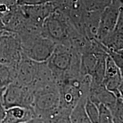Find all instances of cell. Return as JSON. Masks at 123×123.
I'll use <instances>...</instances> for the list:
<instances>
[{
    "instance_id": "5bb4252c",
    "label": "cell",
    "mask_w": 123,
    "mask_h": 123,
    "mask_svg": "<svg viewBox=\"0 0 123 123\" xmlns=\"http://www.w3.org/2000/svg\"><path fill=\"white\" fill-rule=\"evenodd\" d=\"M87 98L80 99L71 111L69 116L71 123H92L86 111Z\"/></svg>"
},
{
    "instance_id": "cb8c5ba5",
    "label": "cell",
    "mask_w": 123,
    "mask_h": 123,
    "mask_svg": "<svg viewBox=\"0 0 123 123\" xmlns=\"http://www.w3.org/2000/svg\"><path fill=\"white\" fill-rule=\"evenodd\" d=\"M4 89L5 88H0V115L2 116H4L5 111L2 104V94Z\"/></svg>"
},
{
    "instance_id": "30bf717a",
    "label": "cell",
    "mask_w": 123,
    "mask_h": 123,
    "mask_svg": "<svg viewBox=\"0 0 123 123\" xmlns=\"http://www.w3.org/2000/svg\"><path fill=\"white\" fill-rule=\"evenodd\" d=\"M39 62L31 60L23 55L17 67L16 77L15 81L20 85L31 87L34 82Z\"/></svg>"
},
{
    "instance_id": "7c38bea8",
    "label": "cell",
    "mask_w": 123,
    "mask_h": 123,
    "mask_svg": "<svg viewBox=\"0 0 123 123\" xmlns=\"http://www.w3.org/2000/svg\"><path fill=\"white\" fill-rule=\"evenodd\" d=\"M110 50L123 51V12L120 15L116 26L112 31L100 42Z\"/></svg>"
},
{
    "instance_id": "2e32d148",
    "label": "cell",
    "mask_w": 123,
    "mask_h": 123,
    "mask_svg": "<svg viewBox=\"0 0 123 123\" xmlns=\"http://www.w3.org/2000/svg\"><path fill=\"white\" fill-rule=\"evenodd\" d=\"M113 0H80L81 7L86 12H102Z\"/></svg>"
},
{
    "instance_id": "d4e9b609",
    "label": "cell",
    "mask_w": 123,
    "mask_h": 123,
    "mask_svg": "<svg viewBox=\"0 0 123 123\" xmlns=\"http://www.w3.org/2000/svg\"><path fill=\"white\" fill-rule=\"evenodd\" d=\"M22 123H44V122L42 120V119H39V118L34 117V118H33V119H31V120H29L28 121H25V122H24Z\"/></svg>"
},
{
    "instance_id": "8992f818",
    "label": "cell",
    "mask_w": 123,
    "mask_h": 123,
    "mask_svg": "<svg viewBox=\"0 0 123 123\" xmlns=\"http://www.w3.org/2000/svg\"><path fill=\"white\" fill-rule=\"evenodd\" d=\"M22 56L21 42L17 34L5 30L0 32V63L17 67Z\"/></svg>"
},
{
    "instance_id": "277c9868",
    "label": "cell",
    "mask_w": 123,
    "mask_h": 123,
    "mask_svg": "<svg viewBox=\"0 0 123 123\" xmlns=\"http://www.w3.org/2000/svg\"><path fill=\"white\" fill-rule=\"evenodd\" d=\"M34 96L31 108L35 117L45 121L60 112V95L55 83L49 84L33 90Z\"/></svg>"
},
{
    "instance_id": "603a6c76",
    "label": "cell",
    "mask_w": 123,
    "mask_h": 123,
    "mask_svg": "<svg viewBox=\"0 0 123 123\" xmlns=\"http://www.w3.org/2000/svg\"><path fill=\"white\" fill-rule=\"evenodd\" d=\"M49 2H51L50 0H18V5L20 6H33Z\"/></svg>"
},
{
    "instance_id": "7a4b0ae2",
    "label": "cell",
    "mask_w": 123,
    "mask_h": 123,
    "mask_svg": "<svg viewBox=\"0 0 123 123\" xmlns=\"http://www.w3.org/2000/svg\"><path fill=\"white\" fill-rule=\"evenodd\" d=\"M60 95L59 110L70 115L72 110L82 98H87L91 84L88 75L68 76L56 83Z\"/></svg>"
},
{
    "instance_id": "ba28073f",
    "label": "cell",
    "mask_w": 123,
    "mask_h": 123,
    "mask_svg": "<svg viewBox=\"0 0 123 123\" xmlns=\"http://www.w3.org/2000/svg\"><path fill=\"white\" fill-rule=\"evenodd\" d=\"M123 12V0H113L101 12L95 39L100 42L114 30Z\"/></svg>"
},
{
    "instance_id": "7402d4cb",
    "label": "cell",
    "mask_w": 123,
    "mask_h": 123,
    "mask_svg": "<svg viewBox=\"0 0 123 123\" xmlns=\"http://www.w3.org/2000/svg\"><path fill=\"white\" fill-rule=\"evenodd\" d=\"M69 116L70 115L66 114L61 111L54 117L44 122V123H71Z\"/></svg>"
},
{
    "instance_id": "9c48e42d",
    "label": "cell",
    "mask_w": 123,
    "mask_h": 123,
    "mask_svg": "<svg viewBox=\"0 0 123 123\" xmlns=\"http://www.w3.org/2000/svg\"><path fill=\"white\" fill-rule=\"evenodd\" d=\"M103 84L116 98H123V71L108 55Z\"/></svg>"
},
{
    "instance_id": "e0dca14e",
    "label": "cell",
    "mask_w": 123,
    "mask_h": 123,
    "mask_svg": "<svg viewBox=\"0 0 123 123\" xmlns=\"http://www.w3.org/2000/svg\"><path fill=\"white\" fill-rule=\"evenodd\" d=\"M113 123H123V98H119L113 105L109 108Z\"/></svg>"
},
{
    "instance_id": "6da1fadb",
    "label": "cell",
    "mask_w": 123,
    "mask_h": 123,
    "mask_svg": "<svg viewBox=\"0 0 123 123\" xmlns=\"http://www.w3.org/2000/svg\"><path fill=\"white\" fill-rule=\"evenodd\" d=\"M80 55L71 46L56 44L53 53L46 61L57 83L66 76L81 75Z\"/></svg>"
},
{
    "instance_id": "44dd1931",
    "label": "cell",
    "mask_w": 123,
    "mask_h": 123,
    "mask_svg": "<svg viewBox=\"0 0 123 123\" xmlns=\"http://www.w3.org/2000/svg\"><path fill=\"white\" fill-rule=\"evenodd\" d=\"M103 48L105 53H107V54L111 58L112 61L114 62L116 65L120 68V70L123 71V51H117L110 50V49L106 48L104 46Z\"/></svg>"
},
{
    "instance_id": "4316f807",
    "label": "cell",
    "mask_w": 123,
    "mask_h": 123,
    "mask_svg": "<svg viewBox=\"0 0 123 123\" xmlns=\"http://www.w3.org/2000/svg\"><path fill=\"white\" fill-rule=\"evenodd\" d=\"M2 116H1V115H0V123H1V119H2Z\"/></svg>"
},
{
    "instance_id": "ac0fdd59",
    "label": "cell",
    "mask_w": 123,
    "mask_h": 123,
    "mask_svg": "<svg viewBox=\"0 0 123 123\" xmlns=\"http://www.w3.org/2000/svg\"><path fill=\"white\" fill-rule=\"evenodd\" d=\"M86 111L92 123H98L99 110L98 106L92 102L87 96L85 104Z\"/></svg>"
},
{
    "instance_id": "4fadbf2b",
    "label": "cell",
    "mask_w": 123,
    "mask_h": 123,
    "mask_svg": "<svg viewBox=\"0 0 123 123\" xmlns=\"http://www.w3.org/2000/svg\"><path fill=\"white\" fill-rule=\"evenodd\" d=\"M34 117V112L31 109L15 107L5 110L0 123H22Z\"/></svg>"
},
{
    "instance_id": "5b68a950",
    "label": "cell",
    "mask_w": 123,
    "mask_h": 123,
    "mask_svg": "<svg viewBox=\"0 0 123 123\" xmlns=\"http://www.w3.org/2000/svg\"><path fill=\"white\" fill-rule=\"evenodd\" d=\"M23 55L37 62H44L50 58L56 43L41 33L18 35Z\"/></svg>"
},
{
    "instance_id": "8fae6325",
    "label": "cell",
    "mask_w": 123,
    "mask_h": 123,
    "mask_svg": "<svg viewBox=\"0 0 123 123\" xmlns=\"http://www.w3.org/2000/svg\"><path fill=\"white\" fill-rule=\"evenodd\" d=\"M88 98L97 106L102 104L108 108L114 105L117 99L113 93L104 87L103 84L91 85Z\"/></svg>"
},
{
    "instance_id": "52a82bcc",
    "label": "cell",
    "mask_w": 123,
    "mask_h": 123,
    "mask_svg": "<svg viewBox=\"0 0 123 123\" xmlns=\"http://www.w3.org/2000/svg\"><path fill=\"white\" fill-rule=\"evenodd\" d=\"M33 96L31 87L13 83L4 89L2 94L3 106L5 110L15 107L32 110Z\"/></svg>"
},
{
    "instance_id": "9a60e30c",
    "label": "cell",
    "mask_w": 123,
    "mask_h": 123,
    "mask_svg": "<svg viewBox=\"0 0 123 123\" xmlns=\"http://www.w3.org/2000/svg\"><path fill=\"white\" fill-rule=\"evenodd\" d=\"M17 67L0 63V88H5L15 81Z\"/></svg>"
},
{
    "instance_id": "ffe728a7",
    "label": "cell",
    "mask_w": 123,
    "mask_h": 123,
    "mask_svg": "<svg viewBox=\"0 0 123 123\" xmlns=\"http://www.w3.org/2000/svg\"><path fill=\"white\" fill-rule=\"evenodd\" d=\"M98 107L99 110L98 123H113L110 110L102 104H99Z\"/></svg>"
},
{
    "instance_id": "484cf974",
    "label": "cell",
    "mask_w": 123,
    "mask_h": 123,
    "mask_svg": "<svg viewBox=\"0 0 123 123\" xmlns=\"http://www.w3.org/2000/svg\"><path fill=\"white\" fill-rule=\"evenodd\" d=\"M5 30V27H4V25L3 24V22L2 21V19H1L0 18V32H1L2 31Z\"/></svg>"
},
{
    "instance_id": "3957f363",
    "label": "cell",
    "mask_w": 123,
    "mask_h": 123,
    "mask_svg": "<svg viewBox=\"0 0 123 123\" xmlns=\"http://www.w3.org/2000/svg\"><path fill=\"white\" fill-rule=\"evenodd\" d=\"M42 33L56 44L71 46L79 40L81 35L66 14L58 9H55L44 19Z\"/></svg>"
},
{
    "instance_id": "d6986e66",
    "label": "cell",
    "mask_w": 123,
    "mask_h": 123,
    "mask_svg": "<svg viewBox=\"0 0 123 123\" xmlns=\"http://www.w3.org/2000/svg\"><path fill=\"white\" fill-rule=\"evenodd\" d=\"M18 5V0H0V18L13 11Z\"/></svg>"
}]
</instances>
